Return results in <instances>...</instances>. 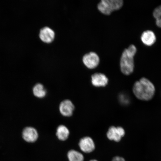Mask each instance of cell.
Listing matches in <instances>:
<instances>
[{"label": "cell", "mask_w": 161, "mask_h": 161, "mask_svg": "<svg viewBox=\"0 0 161 161\" xmlns=\"http://www.w3.org/2000/svg\"><path fill=\"white\" fill-rule=\"evenodd\" d=\"M133 92L138 99L148 101L152 99L155 92V88L152 82L143 77L136 81L133 87Z\"/></svg>", "instance_id": "1"}, {"label": "cell", "mask_w": 161, "mask_h": 161, "mask_svg": "<svg viewBox=\"0 0 161 161\" xmlns=\"http://www.w3.org/2000/svg\"><path fill=\"white\" fill-rule=\"evenodd\" d=\"M136 46L131 45L124 50L120 59L121 71L124 75H128L134 72V57L136 53Z\"/></svg>", "instance_id": "2"}, {"label": "cell", "mask_w": 161, "mask_h": 161, "mask_svg": "<svg viewBox=\"0 0 161 161\" xmlns=\"http://www.w3.org/2000/svg\"><path fill=\"white\" fill-rule=\"evenodd\" d=\"M123 4L122 0H102L98 3L97 8L104 14L109 15L113 12L121 8Z\"/></svg>", "instance_id": "3"}, {"label": "cell", "mask_w": 161, "mask_h": 161, "mask_svg": "<svg viewBox=\"0 0 161 161\" xmlns=\"http://www.w3.org/2000/svg\"><path fill=\"white\" fill-rule=\"evenodd\" d=\"M82 61L88 68L94 69L99 64L100 58L97 54L92 52L84 55L82 58Z\"/></svg>", "instance_id": "4"}, {"label": "cell", "mask_w": 161, "mask_h": 161, "mask_svg": "<svg viewBox=\"0 0 161 161\" xmlns=\"http://www.w3.org/2000/svg\"><path fill=\"white\" fill-rule=\"evenodd\" d=\"M125 135V131L121 127L112 126L108 129L107 136L110 140H113L116 142H119L122 138Z\"/></svg>", "instance_id": "5"}, {"label": "cell", "mask_w": 161, "mask_h": 161, "mask_svg": "<svg viewBox=\"0 0 161 161\" xmlns=\"http://www.w3.org/2000/svg\"><path fill=\"white\" fill-rule=\"evenodd\" d=\"M80 149L85 153H91L95 149V145L90 137L86 136L80 140L79 142Z\"/></svg>", "instance_id": "6"}, {"label": "cell", "mask_w": 161, "mask_h": 161, "mask_svg": "<svg viewBox=\"0 0 161 161\" xmlns=\"http://www.w3.org/2000/svg\"><path fill=\"white\" fill-rule=\"evenodd\" d=\"M75 108L74 104L71 101L65 100L60 103L59 110L62 115L66 117H70L73 114Z\"/></svg>", "instance_id": "7"}, {"label": "cell", "mask_w": 161, "mask_h": 161, "mask_svg": "<svg viewBox=\"0 0 161 161\" xmlns=\"http://www.w3.org/2000/svg\"><path fill=\"white\" fill-rule=\"evenodd\" d=\"M22 135L24 140L29 142H36L39 137L37 130L32 127H27L24 129Z\"/></svg>", "instance_id": "8"}, {"label": "cell", "mask_w": 161, "mask_h": 161, "mask_svg": "<svg viewBox=\"0 0 161 161\" xmlns=\"http://www.w3.org/2000/svg\"><path fill=\"white\" fill-rule=\"evenodd\" d=\"M55 37V32L49 27H44L40 30V39L46 43H51L54 40Z\"/></svg>", "instance_id": "9"}, {"label": "cell", "mask_w": 161, "mask_h": 161, "mask_svg": "<svg viewBox=\"0 0 161 161\" xmlns=\"http://www.w3.org/2000/svg\"><path fill=\"white\" fill-rule=\"evenodd\" d=\"M108 80L104 74L96 73L92 76V85L96 87L105 86L108 84Z\"/></svg>", "instance_id": "10"}, {"label": "cell", "mask_w": 161, "mask_h": 161, "mask_svg": "<svg viewBox=\"0 0 161 161\" xmlns=\"http://www.w3.org/2000/svg\"><path fill=\"white\" fill-rule=\"evenodd\" d=\"M141 39L142 43L147 46L153 45L156 40V35L153 32L150 30H146L143 32Z\"/></svg>", "instance_id": "11"}, {"label": "cell", "mask_w": 161, "mask_h": 161, "mask_svg": "<svg viewBox=\"0 0 161 161\" xmlns=\"http://www.w3.org/2000/svg\"><path fill=\"white\" fill-rule=\"evenodd\" d=\"M69 135V131L65 126L60 125L58 127L56 130V135L59 140L65 141L68 138Z\"/></svg>", "instance_id": "12"}, {"label": "cell", "mask_w": 161, "mask_h": 161, "mask_svg": "<svg viewBox=\"0 0 161 161\" xmlns=\"http://www.w3.org/2000/svg\"><path fill=\"white\" fill-rule=\"evenodd\" d=\"M33 92L36 97L42 98L45 97L46 96V91L44 88V86L42 84L38 83L34 86L33 88Z\"/></svg>", "instance_id": "13"}, {"label": "cell", "mask_w": 161, "mask_h": 161, "mask_svg": "<svg viewBox=\"0 0 161 161\" xmlns=\"http://www.w3.org/2000/svg\"><path fill=\"white\" fill-rule=\"evenodd\" d=\"M68 158L69 161H83L84 157L81 153L75 150H70L68 152Z\"/></svg>", "instance_id": "14"}, {"label": "cell", "mask_w": 161, "mask_h": 161, "mask_svg": "<svg viewBox=\"0 0 161 161\" xmlns=\"http://www.w3.org/2000/svg\"><path fill=\"white\" fill-rule=\"evenodd\" d=\"M153 15L156 19V25L158 27L161 28V5L154 9Z\"/></svg>", "instance_id": "15"}, {"label": "cell", "mask_w": 161, "mask_h": 161, "mask_svg": "<svg viewBox=\"0 0 161 161\" xmlns=\"http://www.w3.org/2000/svg\"><path fill=\"white\" fill-rule=\"evenodd\" d=\"M112 161H126L123 158L119 156H116L114 157Z\"/></svg>", "instance_id": "16"}, {"label": "cell", "mask_w": 161, "mask_h": 161, "mask_svg": "<svg viewBox=\"0 0 161 161\" xmlns=\"http://www.w3.org/2000/svg\"><path fill=\"white\" fill-rule=\"evenodd\" d=\"M90 161H97V160H90Z\"/></svg>", "instance_id": "17"}]
</instances>
